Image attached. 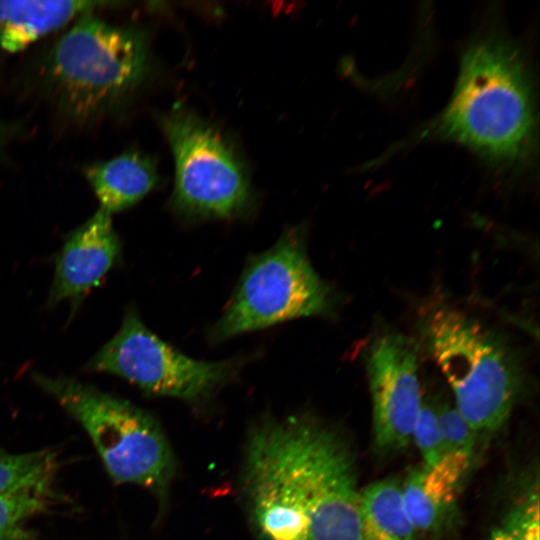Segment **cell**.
<instances>
[{
  "instance_id": "4",
  "label": "cell",
  "mask_w": 540,
  "mask_h": 540,
  "mask_svg": "<svg viewBox=\"0 0 540 540\" xmlns=\"http://www.w3.org/2000/svg\"><path fill=\"white\" fill-rule=\"evenodd\" d=\"M428 349L454 394V405L476 433L498 430L518 396L522 374L515 353L492 329L449 307L428 314Z\"/></svg>"
},
{
  "instance_id": "14",
  "label": "cell",
  "mask_w": 540,
  "mask_h": 540,
  "mask_svg": "<svg viewBox=\"0 0 540 540\" xmlns=\"http://www.w3.org/2000/svg\"><path fill=\"white\" fill-rule=\"evenodd\" d=\"M362 540H415L416 530L404 506L401 486L386 479L360 494Z\"/></svg>"
},
{
  "instance_id": "9",
  "label": "cell",
  "mask_w": 540,
  "mask_h": 540,
  "mask_svg": "<svg viewBox=\"0 0 540 540\" xmlns=\"http://www.w3.org/2000/svg\"><path fill=\"white\" fill-rule=\"evenodd\" d=\"M366 368L375 444L384 453L401 451L412 439L423 400L417 347L402 334H381L370 345Z\"/></svg>"
},
{
  "instance_id": "18",
  "label": "cell",
  "mask_w": 540,
  "mask_h": 540,
  "mask_svg": "<svg viewBox=\"0 0 540 540\" xmlns=\"http://www.w3.org/2000/svg\"><path fill=\"white\" fill-rule=\"evenodd\" d=\"M434 403L444 454L461 453L473 458L477 433L450 401L441 399Z\"/></svg>"
},
{
  "instance_id": "20",
  "label": "cell",
  "mask_w": 540,
  "mask_h": 540,
  "mask_svg": "<svg viewBox=\"0 0 540 540\" xmlns=\"http://www.w3.org/2000/svg\"><path fill=\"white\" fill-rule=\"evenodd\" d=\"M9 130L10 129L5 124L0 123V152L5 142L7 141L8 136H10Z\"/></svg>"
},
{
  "instance_id": "10",
  "label": "cell",
  "mask_w": 540,
  "mask_h": 540,
  "mask_svg": "<svg viewBox=\"0 0 540 540\" xmlns=\"http://www.w3.org/2000/svg\"><path fill=\"white\" fill-rule=\"evenodd\" d=\"M120 241L111 215L102 209L66 239L55 263L48 304L78 303L115 265Z\"/></svg>"
},
{
  "instance_id": "2",
  "label": "cell",
  "mask_w": 540,
  "mask_h": 540,
  "mask_svg": "<svg viewBox=\"0 0 540 540\" xmlns=\"http://www.w3.org/2000/svg\"><path fill=\"white\" fill-rule=\"evenodd\" d=\"M448 104L414 137L466 147L491 166L529 165L537 146L532 71L524 49L494 20L464 47Z\"/></svg>"
},
{
  "instance_id": "8",
  "label": "cell",
  "mask_w": 540,
  "mask_h": 540,
  "mask_svg": "<svg viewBox=\"0 0 540 540\" xmlns=\"http://www.w3.org/2000/svg\"><path fill=\"white\" fill-rule=\"evenodd\" d=\"M87 368L120 376L150 394L197 401L235 376L239 366L235 360L206 362L186 356L151 332L131 308Z\"/></svg>"
},
{
  "instance_id": "1",
  "label": "cell",
  "mask_w": 540,
  "mask_h": 540,
  "mask_svg": "<svg viewBox=\"0 0 540 540\" xmlns=\"http://www.w3.org/2000/svg\"><path fill=\"white\" fill-rule=\"evenodd\" d=\"M243 490L258 540H362L354 458L332 429L307 416L252 431Z\"/></svg>"
},
{
  "instance_id": "5",
  "label": "cell",
  "mask_w": 540,
  "mask_h": 540,
  "mask_svg": "<svg viewBox=\"0 0 540 540\" xmlns=\"http://www.w3.org/2000/svg\"><path fill=\"white\" fill-rule=\"evenodd\" d=\"M33 379L83 426L116 482L153 489L167 485L173 471L172 453L153 417L75 379L39 373Z\"/></svg>"
},
{
  "instance_id": "6",
  "label": "cell",
  "mask_w": 540,
  "mask_h": 540,
  "mask_svg": "<svg viewBox=\"0 0 540 540\" xmlns=\"http://www.w3.org/2000/svg\"><path fill=\"white\" fill-rule=\"evenodd\" d=\"M300 227L247 264L210 336L221 342L292 319L327 313L332 293L311 265Z\"/></svg>"
},
{
  "instance_id": "15",
  "label": "cell",
  "mask_w": 540,
  "mask_h": 540,
  "mask_svg": "<svg viewBox=\"0 0 540 540\" xmlns=\"http://www.w3.org/2000/svg\"><path fill=\"white\" fill-rule=\"evenodd\" d=\"M52 476L0 494V540H25V522L49 503Z\"/></svg>"
},
{
  "instance_id": "16",
  "label": "cell",
  "mask_w": 540,
  "mask_h": 540,
  "mask_svg": "<svg viewBox=\"0 0 540 540\" xmlns=\"http://www.w3.org/2000/svg\"><path fill=\"white\" fill-rule=\"evenodd\" d=\"M55 456L47 450L8 453L0 450V494L53 475Z\"/></svg>"
},
{
  "instance_id": "19",
  "label": "cell",
  "mask_w": 540,
  "mask_h": 540,
  "mask_svg": "<svg viewBox=\"0 0 540 540\" xmlns=\"http://www.w3.org/2000/svg\"><path fill=\"white\" fill-rule=\"evenodd\" d=\"M412 440L415 441L423 457L425 467L434 466L443 456L444 449L434 400H422L414 424Z\"/></svg>"
},
{
  "instance_id": "12",
  "label": "cell",
  "mask_w": 540,
  "mask_h": 540,
  "mask_svg": "<svg viewBox=\"0 0 540 540\" xmlns=\"http://www.w3.org/2000/svg\"><path fill=\"white\" fill-rule=\"evenodd\" d=\"M100 1H0V48L14 53L60 29L96 7Z\"/></svg>"
},
{
  "instance_id": "13",
  "label": "cell",
  "mask_w": 540,
  "mask_h": 540,
  "mask_svg": "<svg viewBox=\"0 0 540 540\" xmlns=\"http://www.w3.org/2000/svg\"><path fill=\"white\" fill-rule=\"evenodd\" d=\"M84 172L100 209L110 215L136 204L157 185L159 179L155 161L134 150L90 164Z\"/></svg>"
},
{
  "instance_id": "17",
  "label": "cell",
  "mask_w": 540,
  "mask_h": 540,
  "mask_svg": "<svg viewBox=\"0 0 540 540\" xmlns=\"http://www.w3.org/2000/svg\"><path fill=\"white\" fill-rule=\"evenodd\" d=\"M490 540H540L537 485L510 509L493 529Z\"/></svg>"
},
{
  "instance_id": "3",
  "label": "cell",
  "mask_w": 540,
  "mask_h": 540,
  "mask_svg": "<svg viewBox=\"0 0 540 540\" xmlns=\"http://www.w3.org/2000/svg\"><path fill=\"white\" fill-rule=\"evenodd\" d=\"M149 71L148 42L134 27L91 12L76 20L47 51L41 82L69 120L91 123L120 107Z\"/></svg>"
},
{
  "instance_id": "11",
  "label": "cell",
  "mask_w": 540,
  "mask_h": 540,
  "mask_svg": "<svg viewBox=\"0 0 540 540\" xmlns=\"http://www.w3.org/2000/svg\"><path fill=\"white\" fill-rule=\"evenodd\" d=\"M471 461L461 453H445L434 466L423 465L408 473L401 486L402 497L416 532L441 529L453 510Z\"/></svg>"
},
{
  "instance_id": "7",
  "label": "cell",
  "mask_w": 540,
  "mask_h": 540,
  "mask_svg": "<svg viewBox=\"0 0 540 540\" xmlns=\"http://www.w3.org/2000/svg\"><path fill=\"white\" fill-rule=\"evenodd\" d=\"M161 126L174 159L173 210L190 220L244 216L253 202L250 179L220 130L180 105L162 117Z\"/></svg>"
}]
</instances>
